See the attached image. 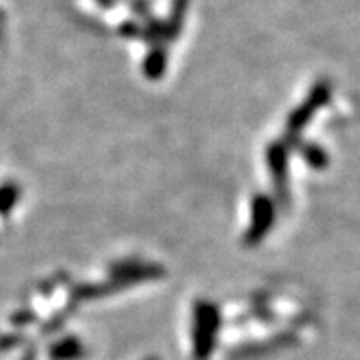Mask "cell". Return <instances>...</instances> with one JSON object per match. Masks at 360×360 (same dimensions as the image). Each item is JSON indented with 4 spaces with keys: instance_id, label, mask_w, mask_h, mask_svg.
I'll return each instance as SVG.
<instances>
[{
    "instance_id": "6da1fadb",
    "label": "cell",
    "mask_w": 360,
    "mask_h": 360,
    "mask_svg": "<svg viewBox=\"0 0 360 360\" xmlns=\"http://www.w3.org/2000/svg\"><path fill=\"white\" fill-rule=\"evenodd\" d=\"M52 356L56 360H76L81 356V346L76 340H65L57 344L52 349Z\"/></svg>"
},
{
    "instance_id": "7a4b0ae2",
    "label": "cell",
    "mask_w": 360,
    "mask_h": 360,
    "mask_svg": "<svg viewBox=\"0 0 360 360\" xmlns=\"http://www.w3.org/2000/svg\"><path fill=\"white\" fill-rule=\"evenodd\" d=\"M164 63H166V59H164V53H162L160 50H158V52H153L146 63L147 72H149L151 76H160L162 70H164Z\"/></svg>"
},
{
    "instance_id": "3957f363",
    "label": "cell",
    "mask_w": 360,
    "mask_h": 360,
    "mask_svg": "<svg viewBox=\"0 0 360 360\" xmlns=\"http://www.w3.org/2000/svg\"><path fill=\"white\" fill-rule=\"evenodd\" d=\"M309 162L313 164L314 167H323L327 164L326 153L320 149V147H311V155H309Z\"/></svg>"
},
{
    "instance_id": "277c9868",
    "label": "cell",
    "mask_w": 360,
    "mask_h": 360,
    "mask_svg": "<svg viewBox=\"0 0 360 360\" xmlns=\"http://www.w3.org/2000/svg\"><path fill=\"white\" fill-rule=\"evenodd\" d=\"M13 200H15V193L8 188L0 191V210L4 212V210H10L13 206Z\"/></svg>"
}]
</instances>
